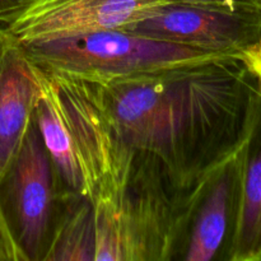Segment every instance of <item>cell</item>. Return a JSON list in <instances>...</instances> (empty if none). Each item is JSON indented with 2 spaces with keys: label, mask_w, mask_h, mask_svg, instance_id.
<instances>
[{
  "label": "cell",
  "mask_w": 261,
  "mask_h": 261,
  "mask_svg": "<svg viewBox=\"0 0 261 261\" xmlns=\"http://www.w3.org/2000/svg\"><path fill=\"white\" fill-rule=\"evenodd\" d=\"M88 82L120 139L189 189L241 147L261 91L242 59Z\"/></svg>",
  "instance_id": "cell-1"
},
{
  "label": "cell",
  "mask_w": 261,
  "mask_h": 261,
  "mask_svg": "<svg viewBox=\"0 0 261 261\" xmlns=\"http://www.w3.org/2000/svg\"><path fill=\"white\" fill-rule=\"evenodd\" d=\"M20 46L42 70L93 82L153 75L240 59L135 35L124 30L98 31Z\"/></svg>",
  "instance_id": "cell-2"
},
{
  "label": "cell",
  "mask_w": 261,
  "mask_h": 261,
  "mask_svg": "<svg viewBox=\"0 0 261 261\" xmlns=\"http://www.w3.org/2000/svg\"><path fill=\"white\" fill-rule=\"evenodd\" d=\"M46 73L56 84L73 132L87 199L122 195L132 181L138 154L120 139L88 81Z\"/></svg>",
  "instance_id": "cell-3"
},
{
  "label": "cell",
  "mask_w": 261,
  "mask_h": 261,
  "mask_svg": "<svg viewBox=\"0 0 261 261\" xmlns=\"http://www.w3.org/2000/svg\"><path fill=\"white\" fill-rule=\"evenodd\" d=\"M54 166L35 116L0 182V223L19 260H42L50 242L55 188Z\"/></svg>",
  "instance_id": "cell-4"
},
{
  "label": "cell",
  "mask_w": 261,
  "mask_h": 261,
  "mask_svg": "<svg viewBox=\"0 0 261 261\" xmlns=\"http://www.w3.org/2000/svg\"><path fill=\"white\" fill-rule=\"evenodd\" d=\"M124 31L242 59L261 41V8L168 2Z\"/></svg>",
  "instance_id": "cell-5"
},
{
  "label": "cell",
  "mask_w": 261,
  "mask_h": 261,
  "mask_svg": "<svg viewBox=\"0 0 261 261\" xmlns=\"http://www.w3.org/2000/svg\"><path fill=\"white\" fill-rule=\"evenodd\" d=\"M244 144L191 188L180 218L191 216L184 260H231L242 205Z\"/></svg>",
  "instance_id": "cell-6"
},
{
  "label": "cell",
  "mask_w": 261,
  "mask_h": 261,
  "mask_svg": "<svg viewBox=\"0 0 261 261\" xmlns=\"http://www.w3.org/2000/svg\"><path fill=\"white\" fill-rule=\"evenodd\" d=\"M170 0H32L2 25L20 45L126 30Z\"/></svg>",
  "instance_id": "cell-7"
},
{
  "label": "cell",
  "mask_w": 261,
  "mask_h": 261,
  "mask_svg": "<svg viewBox=\"0 0 261 261\" xmlns=\"http://www.w3.org/2000/svg\"><path fill=\"white\" fill-rule=\"evenodd\" d=\"M42 79V69L0 28V182L24 139Z\"/></svg>",
  "instance_id": "cell-8"
},
{
  "label": "cell",
  "mask_w": 261,
  "mask_h": 261,
  "mask_svg": "<svg viewBox=\"0 0 261 261\" xmlns=\"http://www.w3.org/2000/svg\"><path fill=\"white\" fill-rule=\"evenodd\" d=\"M33 116L54 170L60 176L68 193L87 199L73 132L56 84L46 71H43L42 89Z\"/></svg>",
  "instance_id": "cell-9"
},
{
  "label": "cell",
  "mask_w": 261,
  "mask_h": 261,
  "mask_svg": "<svg viewBox=\"0 0 261 261\" xmlns=\"http://www.w3.org/2000/svg\"><path fill=\"white\" fill-rule=\"evenodd\" d=\"M231 261H261V91L244 144L242 205Z\"/></svg>",
  "instance_id": "cell-10"
},
{
  "label": "cell",
  "mask_w": 261,
  "mask_h": 261,
  "mask_svg": "<svg viewBox=\"0 0 261 261\" xmlns=\"http://www.w3.org/2000/svg\"><path fill=\"white\" fill-rule=\"evenodd\" d=\"M96 254V222L91 200L75 196L58 224L42 260H92Z\"/></svg>",
  "instance_id": "cell-11"
},
{
  "label": "cell",
  "mask_w": 261,
  "mask_h": 261,
  "mask_svg": "<svg viewBox=\"0 0 261 261\" xmlns=\"http://www.w3.org/2000/svg\"><path fill=\"white\" fill-rule=\"evenodd\" d=\"M175 3H190V4L213 5V7H256L261 8V0H170Z\"/></svg>",
  "instance_id": "cell-12"
},
{
  "label": "cell",
  "mask_w": 261,
  "mask_h": 261,
  "mask_svg": "<svg viewBox=\"0 0 261 261\" xmlns=\"http://www.w3.org/2000/svg\"><path fill=\"white\" fill-rule=\"evenodd\" d=\"M242 61L246 64L252 74L256 76L261 87V41L246 50L242 56Z\"/></svg>",
  "instance_id": "cell-13"
},
{
  "label": "cell",
  "mask_w": 261,
  "mask_h": 261,
  "mask_svg": "<svg viewBox=\"0 0 261 261\" xmlns=\"http://www.w3.org/2000/svg\"><path fill=\"white\" fill-rule=\"evenodd\" d=\"M32 0H0V27Z\"/></svg>",
  "instance_id": "cell-14"
},
{
  "label": "cell",
  "mask_w": 261,
  "mask_h": 261,
  "mask_svg": "<svg viewBox=\"0 0 261 261\" xmlns=\"http://www.w3.org/2000/svg\"><path fill=\"white\" fill-rule=\"evenodd\" d=\"M0 260H19L14 246L0 223Z\"/></svg>",
  "instance_id": "cell-15"
}]
</instances>
